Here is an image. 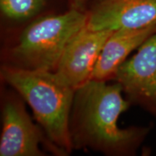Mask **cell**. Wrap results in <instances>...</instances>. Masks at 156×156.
I'll return each mask as SVG.
<instances>
[{
    "label": "cell",
    "instance_id": "cell-9",
    "mask_svg": "<svg viewBox=\"0 0 156 156\" xmlns=\"http://www.w3.org/2000/svg\"><path fill=\"white\" fill-rule=\"evenodd\" d=\"M45 4L46 0H0V9L7 18L24 21L38 14Z\"/></svg>",
    "mask_w": 156,
    "mask_h": 156
},
{
    "label": "cell",
    "instance_id": "cell-6",
    "mask_svg": "<svg viewBox=\"0 0 156 156\" xmlns=\"http://www.w3.org/2000/svg\"><path fill=\"white\" fill-rule=\"evenodd\" d=\"M114 30H93L85 27L66 46L54 73L69 86L77 89L89 80L107 39Z\"/></svg>",
    "mask_w": 156,
    "mask_h": 156
},
{
    "label": "cell",
    "instance_id": "cell-4",
    "mask_svg": "<svg viewBox=\"0 0 156 156\" xmlns=\"http://www.w3.org/2000/svg\"><path fill=\"white\" fill-rule=\"evenodd\" d=\"M18 93L8 92L2 100L0 156H44L43 145L55 155H66L54 145L40 125L33 122Z\"/></svg>",
    "mask_w": 156,
    "mask_h": 156
},
{
    "label": "cell",
    "instance_id": "cell-10",
    "mask_svg": "<svg viewBox=\"0 0 156 156\" xmlns=\"http://www.w3.org/2000/svg\"><path fill=\"white\" fill-rule=\"evenodd\" d=\"M70 1H71L72 5L73 6V8L81 9L86 0H70Z\"/></svg>",
    "mask_w": 156,
    "mask_h": 156
},
{
    "label": "cell",
    "instance_id": "cell-8",
    "mask_svg": "<svg viewBox=\"0 0 156 156\" xmlns=\"http://www.w3.org/2000/svg\"><path fill=\"white\" fill-rule=\"evenodd\" d=\"M155 33L156 25L136 30L120 29L113 31L95 63L91 79L106 81L112 78L129 55Z\"/></svg>",
    "mask_w": 156,
    "mask_h": 156
},
{
    "label": "cell",
    "instance_id": "cell-1",
    "mask_svg": "<svg viewBox=\"0 0 156 156\" xmlns=\"http://www.w3.org/2000/svg\"><path fill=\"white\" fill-rule=\"evenodd\" d=\"M118 83L90 79L75 90L69 117L73 150L89 149L107 156L135 155L151 127L120 128L121 114L132 106Z\"/></svg>",
    "mask_w": 156,
    "mask_h": 156
},
{
    "label": "cell",
    "instance_id": "cell-2",
    "mask_svg": "<svg viewBox=\"0 0 156 156\" xmlns=\"http://www.w3.org/2000/svg\"><path fill=\"white\" fill-rule=\"evenodd\" d=\"M1 78L30 106L34 117L54 145L66 155L73 151L69 117L75 90L51 71L28 70L7 65Z\"/></svg>",
    "mask_w": 156,
    "mask_h": 156
},
{
    "label": "cell",
    "instance_id": "cell-7",
    "mask_svg": "<svg viewBox=\"0 0 156 156\" xmlns=\"http://www.w3.org/2000/svg\"><path fill=\"white\" fill-rule=\"evenodd\" d=\"M87 15L93 30L145 28L156 25V0H98Z\"/></svg>",
    "mask_w": 156,
    "mask_h": 156
},
{
    "label": "cell",
    "instance_id": "cell-5",
    "mask_svg": "<svg viewBox=\"0 0 156 156\" xmlns=\"http://www.w3.org/2000/svg\"><path fill=\"white\" fill-rule=\"evenodd\" d=\"M112 78L132 105L156 119V33L121 64Z\"/></svg>",
    "mask_w": 156,
    "mask_h": 156
},
{
    "label": "cell",
    "instance_id": "cell-3",
    "mask_svg": "<svg viewBox=\"0 0 156 156\" xmlns=\"http://www.w3.org/2000/svg\"><path fill=\"white\" fill-rule=\"evenodd\" d=\"M87 13L73 8L58 15L40 17L20 35L9 49L7 64L19 69L54 72L66 46L87 25Z\"/></svg>",
    "mask_w": 156,
    "mask_h": 156
}]
</instances>
